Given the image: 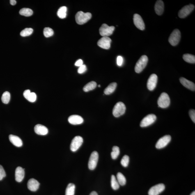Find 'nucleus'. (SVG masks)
<instances>
[{"label": "nucleus", "mask_w": 195, "mask_h": 195, "mask_svg": "<svg viewBox=\"0 0 195 195\" xmlns=\"http://www.w3.org/2000/svg\"><path fill=\"white\" fill-rule=\"evenodd\" d=\"M68 121L71 124L79 125L83 123L84 119L79 115H72L69 117Z\"/></svg>", "instance_id": "nucleus-16"}, {"label": "nucleus", "mask_w": 195, "mask_h": 195, "mask_svg": "<svg viewBox=\"0 0 195 195\" xmlns=\"http://www.w3.org/2000/svg\"><path fill=\"white\" fill-rule=\"evenodd\" d=\"M24 96L25 98L31 102H34L37 99L36 94L33 92H31L29 90H26L24 92Z\"/></svg>", "instance_id": "nucleus-21"}, {"label": "nucleus", "mask_w": 195, "mask_h": 195, "mask_svg": "<svg viewBox=\"0 0 195 195\" xmlns=\"http://www.w3.org/2000/svg\"><path fill=\"white\" fill-rule=\"evenodd\" d=\"M75 185L74 184H68L65 190V195H74L75 193Z\"/></svg>", "instance_id": "nucleus-26"}, {"label": "nucleus", "mask_w": 195, "mask_h": 195, "mask_svg": "<svg viewBox=\"0 0 195 195\" xmlns=\"http://www.w3.org/2000/svg\"><path fill=\"white\" fill-rule=\"evenodd\" d=\"M98 86L99 87H100V85H98Z\"/></svg>", "instance_id": "nucleus-45"}, {"label": "nucleus", "mask_w": 195, "mask_h": 195, "mask_svg": "<svg viewBox=\"0 0 195 195\" xmlns=\"http://www.w3.org/2000/svg\"><path fill=\"white\" fill-rule=\"evenodd\" d=\"M120 152L119 148L118 147L113 146L112 148V151L111 153L112 158L113 159H116L119 155Z\"/></svg>", "instance_id": "nucleus-32"}, {"label": "nucleus", "mask_w": 195, "mask_h": 195, "mask_svg": "<svg viewBox=\"0 0 195 195\" xmlns=\"http://www.w3.org/2000/svg\"><path fill=\"white\" fill-rule=\"evenodd\" d=\"M180 32L178 29H175L170 35L168 41L171 45L175 46L178 45L179 42L181 39Z\"/></svg>", "instance_id": "nucleus-5"}, {"label": "nucleus", "mask_w": 195, "mask_h": 195, "mask_svg": "<svg viewBox=\"0 0 195 195\" xmlns=\"http://www.w3.org/2000/svg\"><path fill=\"white\" fill-rule=\"evenodd\" d=\"M34 130L36 134L40 135H46L48 133V129L47 127L40 124L35 126Z\"/></svg>", "instance_id": "nucleus-20"}, {"label": "nucleus", "mask_w": 195, "mask_h": 195, "mask_svg": "<svg viewBox=\"0 0 195 195\" xmlns=\"http://www.w3.org/2000/svg\"><path fill=\"white\" fill-rule=\"evenodd\" d=\"M171 137L170 135H166L158 140L156 144V148L157 149H161L165 147L171 141Z\"/></svg>", "instance_id": "nucleus-11"}, {"label": "nucleus", "mask_w": 195, "mask_h": 195, "mask_svg": "<svg viewBox=\"0 0 195 195\" xmlns=\"http://www.w3.org/2000/svg\"><path fill=\"white\" fill-rule=\"evenodd\" d=\"M115 29L114 26H109L106 24H103L100 28V34L104 37H108L112 34Z\"/></svg>", "instance_id": "nucleus-6"}, {"label": "nucleus", "mask_w": 195, "mask_h": 195, "mask_svg": "<svg viewBox=\"0 0 195 195\" xmlns=\"http://www.w3.org/2000/svg\"><path fill=\"white\" fill-rule=\"evenodd\" d=\"M117 180L120 185L124 186L126 183V179L124 176L120 172H118L117 175Z\"/></svg>", "instance_id": "nucleus-31"}, {"label": "nucleus", "mask_w": 195, "mask_h": 195, "mask_svg": "<svg viewBox=\"0 0 195 195\" xmlns=\"http://www.w3.org/2000/svg\"><path fill=\"white\" fill-rule=\"evenodd\" d=\"M134 22L136 28L141 31L145 29V25L142 18L139 14H135L134 16Z\"/></svg>", "instance_id": "nucleus-15"}, {"label": "nucleus", "mask_w": 195, "mask_h": 195, "mask_svg": "<svg viewBox=\"0 0 195 195\" xmlns=\"http://www.w3.org/2000/svg\"><path fill=\"white\" fill-rule=\"evenodd\" d=\"M170 104V99L168 94L166 93L161 94L158 100L159 107L164 109L168 107Z\"/></svg>", "instance_id": "nucleus-4"}, {"label": "nucleus", "mask_w": 195, "mask_h": 195, "mask_svg": "<svg viewBox=\"0 0 195 195\" xmlns=\"http://www.w3.org/2000/svg\"><path fill=\"white\" fill-rule=\"evenodd\" d=\"M24 169L20 166H18L15 170V177L16 181L22 182L24 178Z\"/></svg>", "instance_id": "nucleus-17"}, {"label": "nucleus", "mask_w": 195, "mask_h": 195, "mask_svg": "<svg viewBox=\"0 0 195 195\" xmlns=\"http://www.w3.org/2000/svg\"><path fill=\"white\" fill-rule=\"evenodd\" d=\"M111 186L114 190L119 189L120 185L114 175H112L111 178Z\"/></svg>", "instance_id": "nucleus-30"}, {"label": "nucleus", "mask_w": 195, "mask_h": 195, "mask_svg": "<svg viewBox=\"0 0 195 195\" xmlns=\"http://www.w3.org/2000/svg\"><path fill=\"white\" fill-rule=\"evenodd\" d=\"M87 70L86 66V65L83 64L80 67L78 70V73L82 74L84 73Z\"/></svg>", "instance_id": "nucleus-38"}, {"label": "nucleus", "mask_w": 195, "mask_h": 195, "mask_svg": "<svg viewBox=\"0 0 195 195\" xmlns=\"http://www.w3.org/2000/svg\"><path fill=\"white\" fill-rule=\"evenodd\" d=\"M9 139L10 142L15 146L20 147L22 146L23 143L22 140L20 138L14 135L10 134L9 136Z\"/></svg>", "instance_id": "nucleus-22"}, {"label": "nucleus", "mask_w": 195, "mask_h": 195, "mask_svg": "<svg viewBox=\"0 0 195 195\" xmlns=\"http://www.w3.org/2000/svg\"><path fill=\"white\" fill-rule=\"evenodd\" d=\"M156 119H157V117L155 115L149 114L142 120L140 125L141 127H148L154 123Z\"/></svg>", "instance_id": "nucleus-10"}, {"label": "nucleus", "mask_w": 195, "mask_h": 195, "mask_svg": "<svg viewBox=\"0 0 195 195\" xmlns=\"http://www.w3.org/2000/svg\"><path fill=\"white\" fill-rule=\"evenodd\" d=\"M165 189L164 184H157L152 187L148 191L149 195H159Z\"/></svg>", "instance_id": "nucleus-12"}, {"label": "nucleus", "mask_w": 195, "mask_h": 195, "mask_svg": "<svg viewBox=\"0 0 195 195\" xmlns=\"http://www.w3.org/2000/svg\"><path fill=\"white\" fill-rule=\"evenodd\" d=\"M189 115L193 122L195 123V111L194 110H190L189 111Z\"/></svg>", "instance_id": "nucleus-39"}, {"label": "nucleus", "mask_w": 195, "mask_h": 195, "mask_svg": "<svg viewBox=\"0 0 195 195\" xmlns=\"http://www.w3.org/2000/svg\"><path fill=\"white\" fill-rule=\"evenodd\" d=\"M126 109L125 106L123 103L118 102L113 108V115L115 117L118 118L124 114Z\"/></svg>", "instance_id": "nucleus-3"}, {"label": "nucleus", "mask_w": 195, "mask_h": 195, "mask_svg": "<svg viewBox=\"0 0 195 195\" xmlns=\"http://www.w3.org/2000/svg\"><path fill=\"white\" fill-rule=\"evenodd\" d=\"M83 142V139L81 136H75L72 140L70 145V150L73 152H75L79 149Z\"/></svg>", "instance_id": "nucleus-7"}, {"label": "nucleus", "mask_w": 195, "mask_h": 195, "mask_svg": "<svg viewBox=\"0 0 195 195\" xmlns=\"http://www.w3.org/2000/svg\"><path fill=\"white\" fill-rule=\"evenodd\" d=\"M6 176V173L2 166L0 165V181Z\"/></svg>", "instance_id": "nucleus-37"}, {"label": "nucleus", "mask_w": 195, "mask_h": 195, "mask_svg": "<svg viewBox=\"0 0 195 195\" xmlns=\"http://www.w3.org/2000/svg\"><path fill=\"white\" fill-rule=\"evenodd\" d=\"M112 40L108 37H104L101 38L97 42L98 45L102 49H109L111 46Z\"/></svg>", "instance_id": "nucleus-13"}, {"label": "nucleus", "mask_w": 195, "mask_h": 195, "mask_svg": "<svg viewBox=\"0 0 195 195\" xmlns=\"http://www.w3.org/2000/svg\"><path fill=\"white\" fill-rule=\"evenodd\" d=\"M92 16V14L89 12L84 13L82 11H79L76 15V21L78 24H84L89 21Z\"/></svg>", "instance_id": "nucleus-1"}, {"label": "nucleus", "mask_w": 195, "mask_h": 195, "mask_svg": "<svg viewBox=\"0 0 195 195\" xmlns=\"http://www.w3.org/2000/svg\"><path fill=\"white\" fill-rule=\"evenodd\" d=\"M40 183L34 178H31L28 181L27 187L29 190L32 191H36L39 188Z\"/></svg>", "instance_id": "nucleus-18"}, {"label": "nucleus", "mask_w": 195, "mask_h": 195, "mask_svg": "<svg viewBox=\"0 0 195 195\" xmlns=\"http://www.w3.org/2000/svg\"><path fill=\"white\" fill-rule=\"evenodd\" d=\"M20 15L26 17H29L33 15V11L29 8H23L19 11Z\"/></svg>", "instance_id": "nucleus-28"}, {"label": "nucleus", "mask_w": 195, "mask_h": 195, "mask_svg": "<svg viewBox=\"0 0 195 195\" xmlns=\"http://www.w3.org/2000/svg\"><path fill=\"white\" fill-rule=\"evenodd\" d=\"M10 98V94L8 92H5L2 97V100L3 103L8 104L9 102Z\"/></svg>", "instance_id": "nucleus-33"}, {"label": "nucleus", "mask_w": 195, "mask_h": 195, "mask_svg": "<svg viewBox=\"0 0 195 195\" xmlns=\"http://www.w3.org/2000/svg\"><path fill=\"white\" fill-rule=\"evenodd\" d=\"M117 84L116 82L111 83L104 90V93L106 95H110L115 91Z\"/></svg>", "instance_id": "nucleus-24"}, {"label": "nucleus", "mask_w": 195, "mask_h": 195, "mask_svg": "<svg viewBox=\"0 0 195 195\" xmlns=\"http://www.w3.org/2000/svg\"><path fill=\"white\" fill-rule=\"evenodd\" d=\"M190 195H195V191H193V192L191 193Z\"/></svg>", "instance_id": "nucleus-44"}, {"label": "nucleus", "mask_w": 195, "mask_h": 195, "mask_svg": "<svg viewBox=\"0 0 195 195\" xmlns=\"http://www.w3.org/2000/svg\"><path fill=\"white\" fill-rule=\"evenodd\" d=\"M195 6L192 4L187 5L178 12V16L180 18H184L189 15L194 9Z\"/></svg>", "instance_id": "nucleus-8"}, {"label": "nucleus", "mask_w": 195, "mask_h": 195, "mask_svg": "<svg viewBox=\"0 0 195 195\" xmlns=\"http://www.w3.org/2000/svg\"><path fill=\"white\" fill-rule=\"evenodd\" d=\"M129 162V158L128 156L125 155L124 156L121 161V164L124 167H126L128 166Z\"/></svg>", "instance_id": "nucleus-36"}, {"label": "nucleus", "mask_w": 195, "mask_h": 195, "mask_svg": "<svg viewBox=\"0 0 195 195\" xmlns=\"http://www.w3.org/2000/svg\"><path fill=\"white\" fill-rule=\"evenodd\" d=\"M148 61V56L145 55L141 56L136 64L135 67V72L137 73H140L142 71V70L146 67Z\"/></svg>", "instance_id": "nucleus-2"}, {"label": "nucleus", "mask_w": 195, "mask_h": 195, "mask_svg": "<svg viewBox=\"0 0 195 195\" xmlns=\"http://www.w3.org/2000/svg\"><path fill=\"white\" fill-rule=\"evenodd\" d=\"M99 158L98 154L96 151L92 152L88 163V167L90 170H94L96 167Z\"/></svg>", "instance_id": "nucleus-9"}, {"label": "nucleus", "mask_w": 195, "mask_h": 195, "mask_svg": "<svg viewBox=\"0 0 195 195\" xmlns=\"http://www.w3.org/2000/svg\"><path fill=\"white\" fill-rule=\"evenodd\" d=\"M123 58L121 56H118L117 58V63L118 66H121L123 63Z\"/></svg>", "instance_id": "nucleus-40"}, {"label": "nucleus", "mask_w": 195, "mask_h": 195, "mask_svg": "<svg viewBox=\"0 0 195 195\" xmlns=\"http://www.w3.org/2000/svg\"><path fill=\"white\" fill-rule=\"evenodd\" d=\"M180 81L183 86L189 90L194 91L195 90V85L194 83L184 77H181Z\"/></svg>", "instance_id": "nucleus-19"}, {"label": "nucleus", "mask_w": 195, "mask_h": 195, "mask_svg": "<svg viewBox=\"0 0 195 195\" xmlns=\"http://www.w3.org/2000/svg\"><path fill=\"white\" fill-rule=\"evenodd\" d=\"M183 58L184 61L188 63H195V56L194 55L189 54H185L183 55Z\"/></svg>", "instance_id": "nucleus-29"}, {"label": "nucleus", "mask_w": 195, "mask_h": 195, "mask_svg": "<svg viewBox=\"0 0 195 195\" xmlns=\"http://www.w3.org/2000/svg\"><path fill=\"white\" fill-rule=\"evenodd\" d=\"M33 30L31 28H26L23 30L20 33V35L22 37L29 36L33 33Z\"/></svg>", "instance_id": "nucleus-34"}, {"label": "nucleus", "mask_w": 195, "mask_h": 195, "mask_svg": "<svg viewBox=\"0 0 195 195\" xmlns=\"http://www.w3.org/2000/svg\"><path fill=\"white\" fill-rule=\"evenodd\" d=\"M83 62L82 60L80 59L76 62L75 63V65L76 66L80 67L83 64Z\"/></svg>", "instance_id": "nucleus-41"}, {"label": "nucleus", "mask_w": 195, "mask_h": 195, "mask_svg": "<svg viewBox=\"0 0 195 195\" xmlns=\"http://www.w3.org/2000/svg\"><path fill=\"white\" fill-rule=\"evenodd\" d=\"M164 4L163 1L161 0L157 1L155 5L156 13L158 15H162L164 13Z\"/></svg>", "instance_id": "nucleus-23"}, {"label": "nucleus", "mask_w": 195, "mask_h": 195, "mask_svg": "<svg viewBox=\"0 0 195 195\" xmlns=\"http://www.w3.org/2000/svg\"><path fill=\"white\" fill-rule=\"evenodd\" d=\"M10 4L12 5V6H14V5L16 4V1L15 0H10Z\"/></svg>", "instance_id": "nucleus-42"}, {"label": "nucleus", "mask_w": 195, "mask_h": 195, "mask_svg": "<svg viewBox=\"0 0 195 195\" xmlns=\"http://www.w3.org/2000/svg\"><path fill=\"white\" fill-rule=\"evenodd\" d=\"M158 81V76L155 74H152L148 78L147 82V88L150 91L155 89L157 86Z\"/></svg>", "instance_id": "nucleus-14"}, {"label": "nucleus", "mask_w": 195, "mask_h": 195, "mask_svg": "<svg viewBox=\"0 0 195 195\" xmlns=\"http://www.w3.org/2000/svg\"><path fill=\"white\" fill-rule=\"evenodd\" d=\"M90 195H98L97 193L96 192H95V191H92V192L90 193Z\"/></svg>", "instance_id": "nucleus-43"}, {"label": "nucleus", "mask_w": 195, "mask_h": 195, "mask_svg": "<svg viewBox=\"0 0 195 195\" xmlns=\"http://www.w3.org/2000/svg\"><path fill=\"white\" fill-rule=\"evenodd\" d=\"M97 84L95 81H92L88 82L83 88V90L85 92H88L94 89L96 87Z\"/></svg>", "instance_id": "nucleus-25"}, {"label": "nucleus", "mask_w": 195, "mask_h": 195, "mask_svg": "<svg viewBox=\"0 0 195 195\" xmlns=\"http://www.w3.org/2000/svg\"><path fill=\"white\" fill-rule=\"evenodd\" d=\"M54 31L51 28L49 27L45 28L44 30V34L46 38L52 36L54 34Z\"/></svg>", "instance_id": "nucleus-35"}, {"label": "nucleus", "mask_w": 195, "mask_h": 195, "mask_svg": "<svg viewBox=\"0 0 195 195\" xmlns=\"http://www.w3.org/2000/svg\"><path fill=\"white\" fill-rule=\"evenodd\" d=\"M67 8L65 6L60 8L57 12L58 16L61 19L65 18L67 16Z\"/></svg>", "instance_id": "nucleus-27"}]
</instances>
